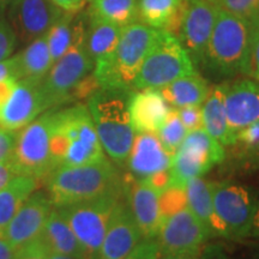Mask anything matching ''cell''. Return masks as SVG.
Wrapping results in <instances>:
<instances>
[{"label": "cell", "mask_w": 259, "mask_h": 259, "mask_svg": "<svg viewBox=\"0 0 259 259\" xmlns=\"http://www.w3.org/2000/svg\"><path fill=\"white\" fill-rule=\"evenodd\" d=\"M134 93L131 88L101 87L87 103L103 151L118 167L126 164L136 135L130 114Z\"/></svg>", "instance_id": "1"}, {"label": "cell", "mask_w": 259, "mask_h": 259, "mask_svg": "<svg viewBox=\"0 0 259 259\" xmlns=\"http://www.w3.org/2000/svg\"><path fill=\"white\" fill-rule=\"evenodd\" d=\"M51 156L53 170L61 166H80L107 158L87 105L77 103L59 111L54 108Z\"/></svg>", "instance_id": "2"}, {"label": "cell", "mask_w": 259, "mask_h": 259, "mask_svg": "<svg viewBox=\"0 0 259 259\" xmlns=\"http://www.w3.org/2000/svg\"><path fill=\"white\" fill-rule=\"evenodd\" d=\"M45 181L54 208L122 191L118 168L108 158L80 166L58 167Z\"/></svg>", "instance_id": "3"}, {"label": "cell", "mask_w": 259, "mask_h": 259, "mask_svg": "<svg viewBox=\"0 0 259 259\" xmlns=\"http://www.w3.org/2000/svg\"><path fill=\"white\" fill-rule=\"evenodd\" d=\"M158 35L160 29L139 22L122 27L113 56L94 65L93 74L100 85L132 89L139 67L153 48Z\"/></svg>", "instance_id": "4"}, {"label": "cell", "mask_w": 259, "mask_h": 259, "mask_svg": "<svg viewBox=\"0 0 259 259\" xmlns=\"http://www.w3.org/2000/svg\"><path fill=\"white\" fill-rule=\"evenodd\" d=\"M252 32L250 21L220 10L203 63L226 76L245 73Z\"/></svg>", "instance_id": "5"}, {"label": "cell", "mask_w": 259, "mask_h": 259, "mask_svg": "<svg viewBox=\"0 0 259 259\" xmlns=\"http://www.w3.org/2000/svg\"><path fill=\"white\" fill-rule=\"evenodd\" d=\"M85 31L82 19L76 18L72 45L41 80L47 111L73 100L77 85L93 72L94 61L85 47Z\"/></svg>", "instance_id": "6"}, {"label": "cell", "mask_w": 259, "mask_h": 259, "mask_svg": "<svg viewBox=\"0 0 259 259\" xmlns=\"http://www.w3.org/2000/svg\"><path fill=\"white\" fill-rule=\"evenodd\" d=\"M197 72L189 53L171 32L161 30L156 42L142 63L132 89H157L180 77Z\"/></svg>", "instance_id": "7"}, {"label": "cell", "mask_w": 259, "mask_h": 259, "mask_svg": "<svg viewBox=\"0 0 259 259\" xmlns=\"http://www.w3.org/2000/svg\"><path fill=\"white\" fill-rule=\"evenodd\" d=\"M53 109H48L34 121L17 131L16 145L9 166L16 176L45 180L53 170L51 156V132Z\"/></svg>", "instance_id": "8"}, {"label": "cell", "mask_w": 259, "mask_h": 259, "mask_svg": "<svg viewBox=\"0 0 259 259\" xmlns=\"http://www.w3.org/2000/svg\"><path fill=\"white\" fill-rule=\"evenodd\" d=\"M121 197L122 191L56 208L92 259H97L111 213Z\"/></svg>", "instance_id": "9"}, {"label": "cell", "mask_w": 259, "mask_h": 259, "mask_svg": "<svg viewBox=\"0 0 259 259\" xmlns=\"http://www.w3.org/2000/svg\"><path fill=\"white\" fill-rule=\"evenodd\" d=\"M223 160V147L205 130L191 131L171 157L168 187L185 189L190 179L204 176Z\"/></svg>", "instance_id": "10"}, {"label": "cell", "mask_w": 259, "mask_h": 259, "mask_svg": "<svg viewBox=\"0 0 259 259\" xmlns=\"http://www.w3.org/2000/svg\"><path fill=\"white\" fill-rule=\"evenodd\" d=\"M215 212L225 227L226 239H242L251 234L258 200L247 187L229 181H210Z\"/></svg>", "instance_id": "11"}, {"label": "cell", "mask_w": 259, "mask_h": 259, "mask_svg": "<svg viewBox=\"0 0 259 259\" xmlns=\"http://www.w3.org/2000/svg\"><path fill=\"white\" fill-rule=\"evenodd\" d=\"M219 8L211 0H185L176 37L192 61L200 63L205 58L206 47L218 18Z\"/></svg>", "instance_id": "12"}, {"label": "cell", "mask_w": 259, "mask_h": 259, "mask_svg": "<svg viewBox=\"0 0 259 259\" xmlns=\"http://www.w3.org/2000/svg\"><path fill=\"white\" fill-rule=\"evenodd\" d=\"M156 238L160 246V255H199L209 235L196 216L186 206L162 222Z\"/></svg>", "instance_id": "13"}, {"label": "cell", "mask_w": 259, "mask_h": 259, "mask_svg": "<svg viewBox=\"0 0 259 259\" xmlns=\"http://www.w3.org/2000/svg\"><path fill=\"white\" fill-rule=\"evenodd\" d=\"M64 12L52 0H12L8 21L17 40L30 44L47 34Z\"/></svg>", "instance_id": "14"}, {"label": "cell", "mask_w": 259, "mask_h": 259, "mask_svg": "<svg viewBox=\"0 0 259 259\" xmlns=\"http://www.w3.org/2000/svg\"><path fill=\"white\" fill-rule=\"evenodd\" d=\"M53 208L48 192L35 190L10 222L4 239L16 251L37 239Z\"/></svg>", "instance_id": "15"}, {"label": "cell", "mask_w": 259, "mask_h": 259, "mask_svg": "<svg viewBox=\"0 0 259 259\" xmlns=\"http://www.w3.org/2000/svg\"><path fill=\"white\" fill-rule=\"evenodd\" d=\"M46 111L41 80L19 79L8 102L0 109V125L19 131Z\"/></svg>", "instance_id": "16"}, {"label": "cell", "mask_w": 259, "mask_h": 259, "mask_svg": "<svg viewBox=\"0 0 259 259\" xmlns=\"http://www.w3.org/2000/svg\"><path fill=\"white\" fill-rule=\"evenodd\" d=\"M143 239L127 203L121 198L109 218L97 259H122Z\"/></svg>", "instance_id": "17"}, {"label": "cell", "mask_w": 259, "mask_h": 259, "mask_svg": "<svg viewBox=\"0 0 259 259\" xmlns=\"http://www.w3.org/2000/svg\"><path fill=\"white\" fill-rule=\"evenodd\" d=\"M122 194L126 197L132 216L141 229L143 238H156L160 231V193L154 190L147 181L130 177L122 183Z\"/></svg>", "instance_id": "18"}, {"label": "cell", "mask_w": 259, "mask_h": 259, "mask_svg": "<svg viewBox=\"0 0 259 259\" xmlns=\"http://www.w3.org/2000/svg\"><path fill=\"white\" fill-rule=\"evenodd\" d=\"M225 107L232 132L259 121V82L241 79L226 87Z\"/></svg>", "instance_id": "19"}, {"label": "cell", "mask_w": 259, "mask_h": 259, "mask_svg": "<svg viewBox=\"0 0 259 259\" xmlns=\"http://www.w3.org/2000/svg\"><path fill=\"white\" fill-rule=\"evenodd\" d=\"M170 161L171 156L162 147L156 134L141 132L135 135L126 164L132 177L145 179L158 171L169 169Z\"/></svg>", "instance_id": "20"}, {"label": "cell", "mask_w": 259, "mask_h": 259, "mask_svg": "<svg viewBox=\"0 0 259 259\" xmlns=\"http://www.w3.org/2000/svg\"><path fill=\"white\" fill-rule=\"evenodd\" d=\"M171 107L157 89L135 92L130 105L131 125L135 134H156L166 121Z\"/></svg>", "instance_id": "21"}, {"label": "cell", "mask_w": 259, "mask_h": 259, "mask_svg": "<svg viewBox=\"0 0 259 259\" xmlns=\"http://www.w3.org/2000/svg\"><path fill=\"white\" fill-rule=\"evenodd\" d=\"M185 192L187 208L204 227L209 238H216V236L225 238V227L220 221L213 208L210 181L204 180L202 177L192 178L187 181Z\"/></svg>", "instance_id": "22"}, {"label": "cell", "mask_w": 259, "mask_h": 259, "mask_svg": "<svg viewBox=\"0 0 259 259\" xmlns=\"http://www.w3.org/2000/svg\"><path fill=\"white\" fill-rule=\"evenodd\" d=\"M227 83L219 84L209 90L205 101L202 103L203 128L215 138L222 147L235 145L236 136L229 128L227 121L225 94Z\"/></svg>", "instance_id": "23"}, {"label": "cell", "mask_w": 259, "mask_h": 259, "mask_svg": "<svg viewBox=\"0 0 259 259\" xmlns=\"http://www.w3.org/2000/svg\"><path fill=\"white\" fill-rule=\"evenodd\" d=\"M38 238L45 242V245L51 251L82 259H92L84 250L83 246L80 245L69 223L65 221L56 208L52 209L51 213L48 215L41 235Z\"/></svg>", "instance_id": "24"}, {"label": "cell", "mask_w": 259, "mask_h": 259, "mask_svg": "<svg viewBox=\"0 0 259 259\" xmlns=\"http://www.w3.org/2000/svg\"><path fill=\"white\" fill-rule=\"evenodd\" d=\"M185 0H138L139 22L176 34Z\"/></svg>", "instance_id": "25"}, {"label": "cell", "mask_w": 259, "mask_h": 259, "mask_svg": "<svg viewBox=\"0 0 259 259\" xmlns=\"http://www.w3.org/2000/svg\"><path fill=\"white\" fill-rule=\"evenodd\" d=\"M206 80L194 72L189 76L180 77L160 89L162 96L173 108L186 106H200L209 94Z\"/></svg>", "instance_id": "26"}, {"label": "cell", "mask_w": 259, "mask_h": 259, "mask_svg": "<svg viewBox=\"0 0 259 259\" xmlns=\"http://www.w3.org/2000/svg\"><path fill=\"white\" fill-rule=\"evenodd\" d=\"M38 180L31 177L16 176L8 185L0 189V239L5 238L8 226L22 204L37 190Z\"/></svg>", "instance_id": "27"}, {"label": "cell", "mask_w": 259, "mask_h": 259, "mask_svg": "<svg viewBox=\"0 0 259 259\" xmlns=\"http://www.w3.org/2000/svg\"><path fill=\"white\" fill-rule=\"evenodd\" d=\"M89 18L90 24L85 31V47L95 65L113 56L120 37L121 28L101 19Z\"/></svg>", "instance_id": "28"}, {"label": "cell", "mask_w": 259, "mask_h": 259, "mask_svg": "<svg viewBox=\"0 0 259 259\" xmlns=\"http://www.w3.org/2000/svg\"><path fill=\"white\" fill-rule=\"evenodd\" d=\"M18 61L19 79L42 80L53 66L46 34L31 41L21 53L16 54Z\"/></svg>", "instance_id": "29"}, {"label": "cell", "mask_w": 259, "mask_h": 259, "mask_svg": "<svg viewBox=\"0 0 259 259\" xmlns=\"http://www.w3.org/2000/svg\"><path fill=\"white\" fill-rule=\"evenodd\" d=\"M88 15L120 28L126 27L139 22L138 0H89Z\"/></svg>", "instance_id": "30"}, {"label": "cell", "mask_w": 259, "mask_h": 259, "mask_svg": "<svg viewBox=\"0 0 259 259\" xmlns=\"http://www.w3.org/2000/svg\"><path fill=\"white\" fill-rule=\"evenodd\" d=\"M72 12H64V15L52 25L47 31V44L53 63L59 60L71 47L76 29V18Z\"/></svg>", "instance_id": "31"}, {"label": "cell", "mask_w": 259, "mask_h": 259, "mask_svg": "<svg viewBox=\"0 0 259 259\" xmlns=\"http://www.w3.org/2000/svg\"><path fill=\"white\" fill-rule=\"evenodd\" d=\"M187 134L189 132L181 122L179 115H178L177 108L171 107L166 118V121L163 122L160 131L157 132V137L160 139L162 147L171 157L174 156L178 149L180 148Z\"/></svg>", "instance_id": "32"}, {"label": "cell", "mask_w": 259, "mask_h": 259, "mask_svg": "<svg viewBox=\"0 0 259 259\" xmlns=\"http://www.w3.org/2000/svg\"><path fill=\"white\" fill-rule=\"evenodd\" d=\"M187 206V198L185 189L180 187H167L160 194L158 198V209H160V221L161 225L164 220H167L174 213Z\"/></svg>", "instance_id": "33"}, {"label": "cell", "mask_w": 259, "mask_h": 259, "mask_svg": "<svg viewBox=\"0 0 259 259\" xmlns=\"http://www.w3.org/2000/svg\"><path fill=\"white\" fill-rule=\"evenodd\" d=\"M211 2L218 6L219 10L248 21L257 8L259 0H211Z\"/></svg>", "instance_id": "34"}, {"label": "cell", "mask_w": 259, "mask_h": 259, "mask_svg": "<svg viewBox=\"0 0 259 259\" xmlns=\"http://www.w3.org/2000/svg\"><path fill=\"white\" fill-rule=\"evenodd\" d=\"M17 41V36L10 22L0 16V61L11 57Z\"/></svg>", "instance_id": "35"}, {"label": "cell", "mask_w": 259, "mask_h": 259, "mask_svg": "<svg viewBox=\"0 0 259 259\" xmlns=\"http://www.w3.org/2000/svg\"><path fill=\"white\" fill-rule=\"evenodd\" d=\"M158 257L160 246L157 238H143L122 259H158Z\"/></svg>", "instance_id": "36"}, {"label": "cell", "mask_w": 259, "mask_h": 259, "mask_svg": "<svg viewBox=\"0 0 259 259\" xmlns=\"http://www.w3.org/2000/svg\"><path fill=\"white\" fill-rule=\"evenodd\" d=\"M248 151H259V121L252 122L236 132V143Z\"/></svg>", "instance_id": "37"}, {"label": "cell", "mask_w": 259, "mask_h": 259, "mask_svg": "<svg viewBox=\"0 0 259 259\" xmlns=\"http://www.w3.org/2000/svg\"><path fill=\"white\" fill-rule=\"evenodd\" d=\"M181 122L185 126L187 132L203 128L202 108L200 106H186L177 108Z\"/></svg>", "instance_id": "38"}, {"label": "cell", "mask_w": 259, "mask_h": 259, "mask_svg": "<svg viewBox=\"0 0 259 259\" xmlns=\"http://www.w3.org/2000/svg\"><path fill=\"white\" fill-rule=\"evenodd\" d=\"M245 74L259 82V27L253 28Z\"/></svg>", "instance_id": "39"}, {"label": "cell", "mask_w": 259, "mask_h": 259, "mask_svg": "<svg viewBox=\"0 0 259 259\" xmlns=\"http://www.w3.org/2000/svg\"><path fill=\"white\" fill-rule=\"evenodd\" d=\"M17 131H11L0 125V162L8 163L14 154Z\"/></svg>", "instance_id": "40"}, {"label": "cell", "mask_w": 259, "mask_h": 259, "mask_svg": "<svg viewBox=\"0 0 259 259\" xmlns=\"http://www.w3.org/2000/svg\"><path fill=\"white\" fill-rule=\"evenodd\" d=\"M47 247L40 238L35 239L16 252V259H47Z\"/></svg>", "instance_id": "41"}, {"label": "cell", "mask_w": 259, "mask_h": 259, "mask_svg": "<svg viewBox=\"0 0 259 259\" xmlns=\"http://www.w3.org/2000/svg\"><path fill=\"white\" fill-rule=\"evenodd\" d=\"M6 78H14L16 80H19L18 61L16 56L0 61V80Z\"/></svg>", "instance_id": "42"}, {"label": "cell", "mask_w": 259, "mask_h": 259, "mask_svg": "<svg viewBox=\"0 0 259 259\" xmlns=\"http://www.w3.org/2000/svg\"><path fill=\"white\" fill-rule=\"evenodd\" d=\"M169 179H170V176H169V169H168V170L158 171V173L153 174V176L145 178L143 180L147 181L149 185L161 194L164 190L167 189L168 185H169Z\"/></svg>", "instance_id": "43"}, {"label": "cell", "mask_w": 259, "mask_h": 259, "mask_svg": "<svg viewBox=\"0 0 259 259\" xmlns=\"http://www.w3.org/2000/svg\"><path fill=\"white\" fill-rule=\"evenodd\" d=\"M16 84H17V80L14 78H6L0 80V109L8 102L10 96L12 95V93H14L16 88Z\"/></svg>", "instance_id": "44"}, {"label": "cell", "mask_w": 259, "mask_h": 259, "mask_svg": "<svg viewBox=\"0 0 259 259\" xmlns=\"http://www.w3.org/2000/svg\"><path fill=\"white\" fill-rule=\"evenodd\" d=\"M52 2L64 11L76 14L77 11H79L85 5L87 0H52Z\"/></svg>", "instance_id": "45"}, {"label": "cell", "mask_w": 259, "mask_h": 259, "mask_svg": "<svg viewBox=\"0 0 259 259\" xmlns=\"http://www.w3.org/2000/svg\"><path fill=\"white\" fill-rule=\"evenodd\" d=\"M16 177L14 170L11 169V167L8 163H3L0 162V189L8 185L10 180H12Z\"/></svg>", "instance_id": "46"}, {"label": "cell", "mask_w": 259, "mask_h": 259, "mask_svg": "<svg viewBox=\"0 0 259 259\" xmlns=\"http://www.w3.org/2000/svg\"><path fill=\"white\" fill-rule=\"evenodd\" d=\"M16 252L5 239H0V259H16Z\"/></svg>", "instance_id": "47"}, {"label": "cell", "mask_w": 259, "mask_h": 259, "mask_svg": "<svg viewBox=\"0 0 259 259\" xmlns=\"http://www.w3.org/2000/svg\"><path fill=\"white\" fill-rule=\"evenodd\" d=\"M250 235H253V236H257V238H259V200L257 202V205H255Z\"/></svg>", "instance_id": "48"}, {"label": "cell", "mask_w": 259, "mask_h": 259, "mask_svg": "<svg viewBox=\"0 0 259 259\" xmlns=\"http://www.w3.org/2000/svg\"><path fill=\"white\" fill-rule=\"evenodd\" d=\"M44 244H45V242H44ZM46 247H47V246H46ZM46 255H47V259H82V258H78V257H73V255L58 253V252L51 251L48 247H47V251H46Z\"/></svg>", "instance_id": "49"}, {"label": "cell", "mask_w": 259, "mask_h": 259, "mask_svg": "<svg viewBox=\"0 0 259 259\" xmlns=\"http://www.w3.org/2000/svg\"><path fill=\"white\" fill-rule=\"evenodd\" d=\"M158 259H200L198 254H163Z\"/></svg>", "instance_id": "50"}, {"label": "cell", "mask_w": 259, "mask_h": 259, "mask_svg": "<svg viewBox=\"0 0 259 259\" xmlns=\"http://www.w3.org/2000/svg\"><path fill=\"white\" fill-rule=\"evenodd\" d=\"M248 21H250V23L252 24V27L253 28L259 27V3H258L257 8H255V10H254V12L252 14L251 18L248 19Z\"/></svg>", "instance_id": "51"}, {"label": "cell", "mask_w": 259, "mask_h": 259, "mask_svg": "<svg viewBox=\"0 0 259 259\" xmlns=\"http://www.w3.org/2000/svg\"><path fill=\"white\" fill-rule=\"evenodd\" d=\"M206 255H208V257H206V259H229V258H227L226 255L222 253V252L215 251V250H213V248H211V250L208 251V253H206Z\"/></svg>", "instance_id": "52"}, {"label": "cell", "mask_w": 259, "mask_h": 259, "mask_svg": "<svg viewBox=\"0 0 259 259\" xmlns=\"http://www.w3.org/2000/svg\"><path fill=\"white\" fill-rule=\"evenodd\" d=\"M12 0H0V4H3V3H11Z\"/></svg>", "instance_id": "53"}]
</instances>
